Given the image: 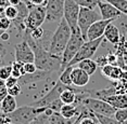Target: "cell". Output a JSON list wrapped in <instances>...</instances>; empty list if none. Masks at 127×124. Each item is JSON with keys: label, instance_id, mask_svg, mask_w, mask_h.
Wrapping results in <instances>:
<instances>
[{"label": "cell", "instance_id": "d590c367", "mask_svg": "<svg viewBox=\"0 0 127 124\" xmlns=\"http://www.w3.org/2000/svg\"><path fill=\"white\" fill-rule=\"evenodd\" d=\"M8 95V88L5 85L3 80H0V103L2 102V99Z\"/></svg>", "mask_w": 127, "mask_h": 124}, {"label": "cell", "instance_id": "f35d334b", "mask_svg": "<svg viewBox=\"0 0 127 124\" xmlns=\"http://www.w3.org/2000/svg\"><path fill=\"white\" fill-rule=\"evenodd\" d=\"M95 62L97 63L98 67H103V66H105V65L109 64V63H108V58H106V56H104V55L98 56L97 58L95 59Z\"/></svg>", "mask_w": 127, "mask_h": 124}, {"label": "cell", "instance_id": "9a60e30c", "mask_svg": "<svg viewBox=\"0 0 127 124\" xmlns=\"http://www.w3.org/2000/svg\"><path fill=\"white\" fill-rule=\"evenodd\" d=\"M98 7H99L100 15L102 19H112V21H114L115 18L122 15L121 11H118L114 5H112L111 3H109L108 1H104V0H100L98 2Z\"/></svg>", "mask_w": 127, "mask_h": 124}, {"label": "cell", "instance_id": "5b68a950", "mask_svg": "<svg viewBox=\"0 0 127 124\" xmlns=\"http://www.w3.org/2000/svg\"><path fill=\"white\" fill-rule=\"evenodd\" d=\"M103 40H104V37H101V38H98L96 40H88V41H85L82 44V47L79 48V50L76 53V55L74 56V58L68 63L67 66H76L79 62H82L84 59L91 58V57L96 54V52L98 51L101 43L103 42ZM67 66H66V67H67Z\"/></svg>", "mask_w": 127, "mask_h": 124}, {"label": "cell", "instance_id": "f907efd6", "mask_svg": "<svg viewBox=\"0 0 127 124\" xmlns=\"http://www.w3.org/2000/svg\"><path fill=\"white\" fill-rule=\"evenodd\" d=\"M123 37H124V38H125V41H126V42H127V34H126V35H125V36H123Z\"/></svg>", "mask_w": 127, "mask_h": 124}, {"label": "cell", "instance_id": "7a4b0ae2", "mask_svg": "<svg viewBox=\"0 0 127 124\" xmlns=\"http://www.w3.org/2000/svg\"><path fill=\"white\" fill-rule=\"evenodd\" d=\"M72 30L68 24L66 23L64 18H62L58 24L56 31L52 34L50 38V43H49L48 51L51 54L57 56L62 57V54L65 50V47L70 40Z\"/></svg>", "mask_w": 127, "mask_h": 124}, {"label": "cell", "instance_id": "bcb514c9", "mask_svg": "<svg viewBox=\"0 0 127 124\" xmlns=\"http://www.w3.org/2000/svg\"><path fill=\"white\" fill-rule=\"evenodd\" d=\"M8 5H10L9 0H0V8H7Z\"/></svg>", "mask_w": 127, "mask_h": 124}, {"label": "cell", "instance_id": "9c48e42d", "mask_svg": "<svg viewBox=\"0 0 127 124\" xmlns=\"http://www.w3.org/2000/svg\"><path fill=\"white\" fill-rule=\"evenodd\" d=\"M68 88H72V86H66L64 84H62L60 81H58V83H56V84L53 85V88L51 89L45 96H42L41 98L36 100V102L32 103L31 106H33V107H47V106H49L51 103L60 99V95H61V93Z\"/></svg>", "mask_w": 127, "mask_h": 124}, {"label": "cell", "instance_id": "1f68e13d", "mask_svg": "<svg viewBox=\"0 0 127 124\" xmlns=\"http://www.w3.org/2000/svg\"><path fill=\"white\" fill-rule=\"evenodd\" d=\"M114 118L120 123H124L125 121H127V108L116 109V111H115V113H114Z\"/></svg>", "mask_w": 127, "mask_h": 124}, {"label": "cell", "instance_id": "60d3db41", "mask_svg": "<svg viewBox=\"0 0 127 124\" xmlns=\"http://www.w3.org/2000/svg\"><path fill=\"white\" fill-rule=\"evenodd\" d=\"M5 83V85H7V88L9 89V88H12L13 85H15V84H18L19 83V79H16V78H14V77H9L7 80L4 81Z\"/></svg>", "mask_w": 127, "mask_h": 124}, {"label": "cell", "instance_id": "ffe728a7", "mask_svg": "<svg viewBox=\"0 0 127 124\" xmlns=\"http://www.w3.org/2000/svg\"><path fill=\"white\" fill-rule=\"evenodd\" d=\"M0 108H1V112L5 114H9L11 112H13L18 108L16 106V99L14 96H11V95L8 94L7 96L2 99V102L0 103Z\"/></svg>", "mask_w": 127, "mask_h": 124}, {"label": "cell", "instance_id": "cb8c5ba5", "mask_svg": "<svg viewBox=\"0 0 127 124\" xmlns=\"http://www.w3.org/2000/svg\"><path fill=\"white\" fill-rule=\"evenodd\" d=\"M113 23L118 28V30H120V33H121V36H125L127 34V15L126 14L122 13V15L118 16L117 18H115Z\"/></svg>", "mask_w": 127, "mask_h": 124}, {"label": "cell", "instance_id": "4316f807", "mask_svg": "<svg viewBox=\"0 0 127 124\" xmlns=\"http://www.w3.org/2000/svg\"><path fill=\"white\" fill-rule=\"evenodd\" d=\"M18 14H19V10H18V7L16 5H8L7 8L4 9V16L8 17L9 19L13 21L18 17Z\"/></svg>", "mask_w": 127, "mask_h": 124}, {"label": "cell", "instance_id": "f546056e", "mask_svg": "<svg viewBox=\"0 0 127 124\" xmlns=\"http://www.w3.org/2000/svg\"><path fill=\"white\" fill-rule=\"evenodd\" d=\"M12 73V66H1L0 67V80H5L11 77Z\"/></svg>", "mask_w": 127, "mask_h": 124}, {"label": "cell", "instance_id": "ba28073f", "mask_svg": "<svg viewBox=\"0 0 127 124\" xmlns=\"http://www.w3.org/2000/svg\"><path fill=\"white\" fill-rule=\"evenodd\" d=\"M46 7L44 5H35L33 9H31L24 22L26 29L33 30L37 27H40L46 21Z\"/></svg>", "mask_w": 127, "mask_h": 124}, {"label": "cell", "instance_id": "44dd1931", "mask_svg": "<svg viewBox=\"0 0 127 124\" xmlns=\"http://www.w3.org/2000/svg\"><path fill=\"white\" fill-rule=\"evenodd\" d=\"M76 66L78 68L83 69L84 71H86V72H87L89 76H92V74L96 72V70H97V68H98L97 63L95 62L94 59H91V58L84 59V60H82V62H79Z\"/></svg>", "mask_w": 127, "mask_h": 124}, {"label": "cell", "instance_id": "e0dca14e", "mask_svg": "<svg viewBox=\"0 0 127 124\" xmlns=\"http://www.w3.org/2000/svg\"><path fill=\"white\" fill-rule=\"evenodd\" d=\"M103 37H104V39L109 43H111V44H114V45L117 44V43L120 42L121 38H122L120 30H118V28L116 27V25H115L113 22L110 23V24L106 26Z\"/></svg>", "mask_w": 127, "mask_h": 124}, {"label": "cell", "instance_id": "7bdbcfd3", "mask_svg": "<svg viewBox=\"0 0 127 124\" xmlns=\"http://www.w3.org/2000/svg\"><path fill=\"white\" fill-rule=\"evenodd\" d=\"M0 124H12V120L5 113H0Z\"/></svg>", "mask_w": 127, "mask_h": 124}, {"label": "cell", "instance_id": "ac0fdd59", "mask_svg": "<svg viewBox=\"0 0 127 124\" xmlns=\"http://www.w3.org/2000/svg\"><path fill=\"white\" fill-rule=\"evenodd\" d=\"M80 109H82V105H65L63 104V106L60 109V113L62 117H64L65 119H76L80 113Z\"/></svg>", "mask_w": 127, "mask_h": 124}, {"label": "cell", "instance_id": "816d5d0a", "mask_svg": "<svg viewBox=\"0 0 127 124\" xmlns=\"http://www.w3.org/2000/svg\"><path fill=\"white\" fill-rule=\"evenodd\" d=\"M122 124H127V121H125V122H124V123H122Z\"/></svg>", "mask_w": 127, "mask_h": 124}, {"label": "cell", "instance_id": "484cf974", "mask_svg": "<svg viewBox=\"0 0 127 124\" xmlns=\"http://www.w3.org/2000/svg\"><path fill=\"white\" fill-rule=\"evenodd\" d=\"M95 117L97 118L99 124H122L118 122L114 117H106V116H102V114H98V113H95Z\"/></svg>", "mask_w": 127, "mask_h": 124}, {"label": "cell", "instance_id": "74e56055", "mask_svg": "<svg viewBox=\"0 0 127 124\" xmlns=\"http://www.w3.org/2000/svg\"><path fill=\"white\" fill-rule=\"evenodd\" d=\"M36 70H37V67H36L35 63H26V64H24L25 73H33Z\"/></svg>", "mask_w": 127, "mask_h": 124}, {"label": "cell", "instance_id": "f1b7e54d", "mask_svg": "<svg viewBox=\"0 0 127 124\" xmlns=\"http://www.w3.org/2000/svg\"><path fill=\"white\" fill-rule=\"evenodd\" d=\"M30 35H31L32 39L36 40V41H39V40H41L45 37V30L42 29L41 26H40V27H37L33 30H30Z\"/></svg>", "mask_w": 127, "mask_h": 124}, {"label": "cell", "instance_id": "3957f363", "mask_svg": "<svg viewBox=\"0 0 127 124\" xmlns=\"http://www.w3.org/2000/svg\"><path fill=\"white\" fill-rule=\"evenodd\" d=\"M47 107H33L31 105L16 108L8 116L12 120V124H30L40 113H44Z\"/></svg>", "mask_w": 127, "mask_h": 124}, {"label": "cell", "instance_id": "30bf717a", "mask_svg": "<svg viewBox=\"0 0 127 124\" xmlns=\"http://www.w3.org/2000/svg\"><path fill=\"white\" fill-rule=\"evenodd\" d=\"M80 5L75 0H65L64 2V12H63V18L70 26L71 30L77 28V21H78Z\"/></svg>", "mask_w": 127, "mask_h": 124}, {"label": "cell", "instance_id": "277c9868", "mask_svg": "<svg viewBox=\"0 0 127 124\" xmlns=\"http://www.w3.org/2000/svg\"><path fill=\"white\" fill-rule=\"evenodd\" d=\"M84 42H85V40L83 38L79 28L77 27L72 30L70 40H68L67 44H66V47H65V50L62 54V65H61L62 70L68 65V63L74 58V56L76 55V53L78 52L79 48L82 47V44Z\"/></svg>", "mask_w": 127, "mask_h": 124}, {"label": "cell", "instance_id": "7402d4cb", "mask_svg": "<svg viewBox=\"0 0 127 124\" xmlns=\"http://www.w3.org/2000/svg\"><path fill=\"white\" fill-rule=\"evenodd\" d=\"M50 124H73L76 119H65L64 117L61 116L60 112H52L50 116H48Z\"/></svg>", "mask_w": 127, "mask_h": 124}, {"label": "cell", "instance_id": "2e32d148", "mask_svg": "<svg viewBox=\"0 0 127 124\" xmlns=\"http://www.w3.org/2000/svg\"><path fill=\"white\" fill-rule=\"evenodd\" d=\"M71 78L73 86L75 88H84L85 85L88 84L89 80H90V76L77 66L73 67V70L71 72Z\"/></svg>", "mask_w": 127, "mask_h": 124}, {"label": "cell", "instance_id": "4fadbf2b", "mask_svg": "<svg viewBox=\"0 0 127 124\" xmlns=\"http://www.w3.org/2000/svg\"><path fill=\"white\" fill-rule=\"evenodd\" d=\"M51 71L47 70H40L37 69L35 72L33 73H25L19 79V84L20 85H28V84H34V83L40 82L42 80L48 79L51 76Z\"/></svg>", "mask_w": 127, "mask_h": 124}, {"label": "cell", "instance_id": "ee69618b", "mask_svg": "<svg viewBox=\"0 0 127 124\" xmlns=\"http://www.w3.org/2000/svg\"><path fill=\"white\" fill-rule=\"evenodd\" d=\"M28 1L33 5H44V7H46L48 0H28Z\"/></svg>", "mask_w": 127, "mask_h": 124}, {"label": "cell", "instance_id": "6da1fadb", "mask_svg": "<svg viewBox=\"0 0 127 124\" xmlns=\"http://www.w3.org/2000/svg\"><path fill=\"white\" fill-rule=\"evenodd\" d=\"M23 39L26 40L32 48L35 55V65L37 69L40 70H47V71H61V65H62V57L53 55L46 49L40 41L32 39L30 30L25 29L23 33Z\"/></svg>", "mask_w": 127, "mask_h": 124}, {"label": "cell", "instance_id": "7dc6e473", "mask_svg": "<svg viewBox=\"0 0 127 124\" xmlns=\"http://www.w3.org/2000/svg\"><path fill=\"white\" fill-rule=\"evenodd\" d=\"M0 38L2 39V41H8V40L10 39V35H9V33L4 31V33L1 35V37H0Z\"/></svg>", "mask_w": 127, "mask_h": 124}, {"label": "cell", "instance_id": "c3c4849f", "mask_svg": "<svg viewBox=\"0 0 127 124\" xmlns=\"http://www.w3.org/2000/svg\"><path fill=\"white\" fill-rule=\"evenodd\" d=\"M10 1V4H12V5H18L20 2L22 1V0H9Z\"/></svg>", "mask_w": 127, "mask_h": 124}, {"label": "cell", "instance_id": "8fae6325", "mask_svg": "<svg viewBox=\"0 0 127 124\" xmlns=\"http://www.w3.org/2000/svg\"><path fill=\"white\" fill-rule=\"evenodd\" d=\"M65 0H48L46 4V21L60 22L63 18Z\"/></svg>", "mask_w": 127, "mask_h": 124}, {"label": "cell", "instance_id": "8992f818", "mask_svg": "<svg viewBox=\"0 0 127 124\" xmlns=\"http://www.w3.org/2000/svg\"><path fill=\"white\" fill-rule=\"evenodd\" d=\"M101 18V15L97 12L96 10H91L88 8L80 7L79 9V15H78V21H77V26H78L82 36L85 41H87V31L88 28L94 24L95 22L99 21Z\"/></svg>", "mask_w": 127, "mask_h": 124}, {"label": "cell", "instance_id": "603a6c76", "mask_svg": "<svg viewBox=\"0 0 127 124\" xmlns=\"http://www.w3.org/2000/svg\"><path fill=\"white\" fill-rule=\"evenodd\" d=\"M74 66H67L66 68H64L62 70L61 74H60L59 81L64 84L66 86H73V83H72V78H71V72L73 70Z\"/></svg>", "mask_w": 127, "mask_h": 124}, {"label": "cell", "instance_id": "8d00e7d4", "mask_svg": "<svg viewBox=\"0 0 127 124\" xmlns=\"http://www.w3.org/2000/svg\"><path fill=\"white\" fill-rule=\"evenodd\" d=\"M113 67H114L113 65H110V64L103 66V67H101V73L103 74V77H105V78H108L109 79V77H110V74H111V72H112Z\"/></svg>", "mask_w": 127, "mask_h": 124}, {"label": "cell", "instance_id": "d6986e66", "mask_svg": "<svg viewBox=\"0 0 127 124\" xmlns=\"http://www.w3.org/2000/svg\"><path fill=\"white\" fill-rule=\"evenodd\" d=\"M105 102L109 103L115 109H125L127 108V95L125 94L111 95L105 99Z\"/></svg>", "mask_w": 127, "mask_h": 124}, {"label": "cell", "instance_id": "f6af8a7d", "mask_svg": "<svg viewBox=\"0 0 127 124\" xmlns=\"http://www.w3.org/2000/svg\"><path fill=\"white\" fill-rule=\"evenodd\" d=\"M4 55H5V49L2 47V45H0V67H1V64H2V62H3Z\"/></svg>", "mask_w": 127, "mask_h": 124}, {"label": "cell", "instance_id": "d4e9b609", "mask_svg": "<svg viewBox=\"0 0 127 124\" xmlns=\"http://www.w3.org/2000/svg\"><path fill=\"white\" fill-rule=\"evenodd\" d=\"M104 1H108L109 3L114 5L118 11L127 15V0H104Z\"/></svg>", "mask_w": 127, "mask_h": 124}, {"label": "cell", "instance_id": "52a82bcc", "mask_svg": "<svg viewBox=\"0 0 127 124\" xmlns=\"http://www.w3.org/2000/svg\"><path fill=\"white\" fill-rule=\"evenodd\" d=\"M80 105H83L84 107L89 109L94 113L102 114V116H106V117H114V113L116 111V109L112 107L109 103H106L102 99L94 98V97H90V96L85 97L82 100Z\"/></svg>", "mask_w": 127, "mask_h": 124}, {"label": "cell", "instance_id": "681fc988", "mask_svg": "<svg viewBox=\"0 0 127 124\" xmlns=\"http://www.w3.org/2000/svg\"><path fill=\"white\" fill-rule=\"evenodd\" d=\"M3 33H4V30H2V29H1V28H0V37H1V35H2V34H3Z\"/></svg>", "mask_w": 127, "mask_h": 124}, {"label": "cell", "instance_id": "d6a6232c", "mask_svg": "<svg viewBox=\"0 0 127 124\" xmlns=\"http://www.w3.org/2000/svg\"><path fill=\"white\" fill-rule=\"evenodd\" d=\"M30 124H50V122H49L48 116H46L45 113H40L39 116L34 121H32Z\"/></svg>", "mask_w": 127, "mask_h": 124}, {"label": "cell", "instance_id": "7c38bea8", "mask_svg": "<svg viewBox=\"0 0 127 124\" xmlns=\"http://www.w3.org/2000/svg\"><path fill=\"white\" fill-rule=\"evenodd\" d=\"M14 56L16 62H21L23 64L26 63H34L35 62V55L34 52L30 47L28 42L23 39V41L14 47Z\"/></svg>", "mask_w": 127, "mask_h": 124}, {"label": "cell", "instance_id": "ab89813d", "mask_svg": "<svg viewBox=\"0 0 127 124\" xmlns=\"http://www.w3.org/2000/svg\"><path fill=\"white\" fill-rule=\"evenodd\" d=\"M106 58H108V63L110 65L113 66H117V55L114 53H109L106 55Z\"/></svg>", "mask_w": 127, "mask_h": 124}, {"label": "cell", "instance_id": "f5cc1de1", "mask_svg": "<svg viewBox=\"0 0 127 124\" xmlns=\"http://www.w3.org/2000/svg\"><path fill=\"white\" fill-rule=\"evenodd\" d=\"M0 113H1V108H0Z\"/></svg>", "mask_w": 127, "mask_h": 124}, {"label": "cell", "instance_id": "836d02e7", "mask_svg": "<svg viewBox=\"0 0 127 124\" xmlns=\"http://www.w3.org/2000/svg\"><path fill=\"white\" fill-rule=\"evenodd\" d=\"M21 92H22V89H21V85H20L19 83L15 85H13L12 88L8 89V94L11 95V96H14V97L19 96V95L21 94Z\"/></svg>", "mask_w": 127, "mask_h": 124}, {"label": "cell", "instance_id": "5bb4252c", "mask_svg": "<svg viewBox=\"0 0 127 124\" xmlns=\"http://www.w3.org/2000/svg\"><path fill=\"white\" fill-rule=\"evenodd\" d=\"M112 19H99L95 22L90 27L88 28L87 31V41L88 40H96L98 38L103 37L105 31V28L110 23H112Z\"/></svg>", "mask_w": 127, "mask_h": 124}, {"label": "cell", "instance_id": "e575fe53", "mask_svg": "<svg viewBox=\"0 0 127 124\" xmlns=\"http://www.w3.org/2000/svg\"><path fill=\"white\" fill-rule=\"evenodd\" d=\"M10 26H11V19H9L5 16L0 17V28H1L2 30L7 31L10 28Z\"/></svg>", "mask_w": 127, "mask_h": 124}, {"label": "cell", "instance_id": "4dcf8cb0", "mask_svg": "<svg viewBox=\"0 0 127 124\" xmlns=\"http://www.w3.org/2000/svg\"><path fill=\"white\" fill-rule=\"evenodd\" d=\"M122 72H123V69L118 66H114L113 69H112V72L109 77V80H112V81H118L122 77Z\"/></svg>", "mask_w": 127, "mask_h": 124}, {"label": "cell", "instance_id": "db71d44e", "mask_svg": "<svg viewBox=\"0 0 127 124\" xmlns=\"http://www.w3.org/2000/svg\"><path fill=\"white\" fill-rule=\"evenodd\" d=\"M98 124H99V123H98Z\"/></svg>", "mask_w": 127, "mask_h": 124}, {"label": "cell", "instance_id": "b9f144b4", "mask_svg": "<svg viewBox=\"0 0 127 124\" xmlns=\"http://www.w3.org/2000/svg\"><path fill=\"white\" fill-rule=\"evenodd\" d=\"M79 124H98L97 118H83L79 121Z\"/></svg>", "mask_w": 127, "mask_h": 124}, {"label": "cell", "instance_id": "83f0119b", "mask_svg": "<svg viewBox=\"0 0 127 124\" xmlns=\"http://www.w3.org/2000/svg\"><path fill=\"white\" fill-rule=\"evenodd\" d=\"M116 83L114 84L115 91H116V94H125L127 95V81L125 80H118V81H115Z\"/></svg>", "mask_w": 127, "mask_h": 124}]
</instances>
